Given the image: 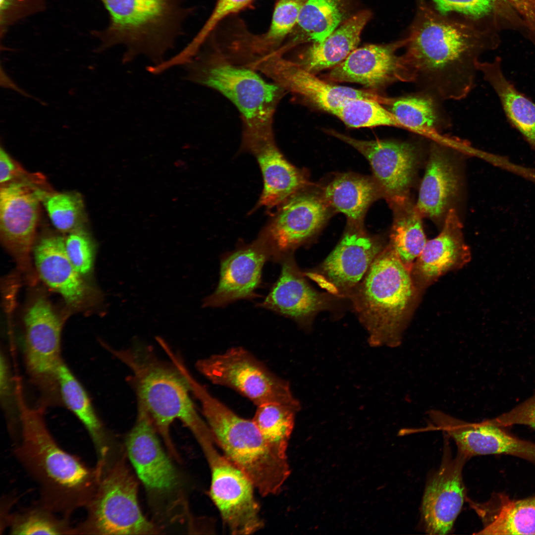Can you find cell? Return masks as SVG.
<instances>
[{"label": "cell", "mask_w": 535, "mask_h": 535, "mask_svg": "<svg viewBox=\"0 0 535 535\" xmlns=\"http://www.w3.org/2000/svg\"><path fill=\"white\" fill-rule=\"evenodd\" d=\"M158 434L148 414L138 405L136 422L126 439L128 459L148 490L167 493L178 485V477L161 447Z\"/></svg>", "instance_id": "obj_17"}, {"label": "cell", "mask_w": 535, "mask_h": 535, "mask_svg": "<svg viewBox=\"0 0 535 535\" xmlns=\"http://www.w3.org/2000/svg\"><path fill=\"white\" fill-rule=\"evenodd\" d=\"M184 66L186 80L217 91L237 107L243 122L242 143L273 137V115L284 91L280 86L217 52L196 55Z\"/></svg>", "instance_id": "obj_5"}, {"label": "cell", "mask_w": 535, "mask_h": 535, "mask_svg": "<svg viewBox=\"0 0 535 535\" xmlns=\"http://www.w3.org/2000/svg\"><path fill=\"white\" fill-rule=\"evenodd\" d=\"M108 12L107 28L94 35L101 41L98 52L117 45L126 50L123 63L139 55L158 65L173 47L182 9L175 0H101Z\"/></svg>", "instance_id": "obj_7"}, {"label": "cell", "mask_w": 535, "mask_h": 535, "mask_svg": "<svg viewBox=\"0 0 535 535\" xmlns=\"http://www.w3.org/2000/svg\"><path fill=\"white\" fill-rule=\"evenodd\" d=\"M215 444L263 496L278 494L289 475L287 459L277 456L252 420L243 418L213 396L193 375L187 378Z\"/></svg>", "instance_id": "obj_4"}, {"label": "cell", "mask_w": 535, "mask_h": 535, "mask_svg": "<svg viewBox=\"0 0 535 535\" xmlns=\"http://www.w3.org/2000/svg\"><path fill=\"white\" fill-rule=\"evenodd\" d=\"M253 0H217L212 13L198 34L192 41L193 45L200 48L215 27L229 15L238 12L247 7Z\"/></svg>", "instance_id": "obj_40"}, {"label": "cell", "mask_w": 535, "mask_h": 535, "mask_svg": "<svg viewBox=\"0 0 535 535\" xmlns=\"http://www.w3.org/2000/svg\"><path fill=\"white\" fill-rule=\"evenodd\" d=\"M441 100L429 92L420 90L389 98L385 106L402 128L436 139L439 132L450 123Z\"/></svg>", "instance_id": "obj_28"}, {"label": "cell", "mask_w": 535, "mask_h": 535, "mask_svg": "<svg viewBox=\"0 0 535 535\" xmlns=\"http://www.w3.org/2000/svg\"><path fill=\"white\" fill-rule=\"evenodd\" d=\"M33 253L36 270L43 281L59 294L70 307H83L90 289L66 254L65 238L44 237L34 246Z\"/></svg>", "instance_id": "obj_21"}, {"label": "cell", "mask_w": 535, "mask_h": 535, "mask_svg": "<svg viewBox=\"0 0 535 535\" xmlns=\"http://www.w3.org/2000/svg\"><path fill=\"white\" fill-rule=\"evenodd\" d=\"M0 185L1 241L20 270L33 283L31 254L34 247L40 203L51 190L40 174H30Z\"/></svg>", "instance_id": "obj_10"}, {"label": "cell", "mask_w": 535, "mask_h": 535, "mask_svg": "<svg viewBox=\"0 0 535 535\" xmlns=\"http://www.w3.org/2000/svg\"><path fill=\"white\" fill-rule=\"evenodd\" d=\"M439 10L481 18L490 13L501 0H432Z\"/></svg>", "instance_id": "obj_42"}, {"label": "cell", "mask_w": 535, "mask_h": 535, "mask_svg": "<svg viewBox=\"0 0 535 535\" xmlns=\"http://www.w3.org/2000/svg\"><path fill=\"white\" fill-rule=\"evenodd\" d=\"M103 344L130 370L138 405L148 414L173 457H179L170 434L174 420H180L198 442L212 437L208 426L198 414L190 397L187 381L171 361L169 364L161 360L149 346L140 342L119 350Z\"/></svg>", "instance_id": "obj_3"}, {"label": "cell", "mask_w": 535, "mask_h": 535, "mask_svg": "<svg viewBox=\"0 0 535 535\" xmlns=\"http://www.w3.org/2000/svg\"><path fill=\"white\" fill-rule=\"evenodd\" d=\"M112 446L98 458V482L75 535H156L161 530L142 513L137 480L126 458Z\"/></svg>", "instance_id": "obj_8"}, {"label": "cell", "mask_w": 535, "mask_h": 535, "mask_svg": "<svg viewBox=\"0 0 535 535\" xmlns=\"http://www.w3.org/2000/svg\"><path fill=\"white\" fill-rule=\"evenodd\" d=\"M329 133L350 145L368 160L381 194L390 204L408 196L420 157V148L411 142L364 141L334 130Z\"/></svg>", "instance_id": "obj_14"}, {"label": "cell", "mask_w": 535, "mask_h": 535, "mask_svg": "<svg viewBox=\"0 0 535 535\" xmlns=\"http://www.w3.org/2000/svg\"><path fill=\"white\" fill-rule=\"evenodd\" d=\"M301 408L280 403H267L257 406L252 419L265 442L281 459H287L286 451L295 415Z\"/></svg>", "instance_id": "obj_35"}, {"label": "cell", "mask_w": 535, "mask_h": 535, "mask_svg": "<svg viewBox=\"0 0 535 535\" xmlns=\"http://www.w3.org/2000/svg\"><path fill=\"white\" fill-rule=\"evenodd\" d=\"M405 44L404 40L390 45H368L356 48L332 68L328 78L334 82L356 83L373 89L395 81L403 82L401 56H398L396 51Z\"/></svg>", "instance_id": "obj_20"}, {"label": "cell", "mask_w": 535, "mask_h": 535, "mask_svg": "<svg viewBox=\"0 0 535 535\" xmlns=\"http://www.w3.org/2000/svg\"><path fill=\"white\" fill-rule=\"evenodd\" d=\"M256 158L261 168L264 188L258 206H279L306 185L302 172L291 164L276 146L273 138L257 140L242 146Z\"/></svg>", "instance_id": "obj_24"}, {"label": "cell", "mask_w": 535, "mask_h": 535, "mask_svg": "<svg viewBox=\"0 0 535 535\" xmlns=\"http://www.w3.org/2000/svg\"><path fill=\"white\" fill-rule=\"evenodd\" d=\"M379 194L381 193L376 182L350 174L333 179L323 194L326 204L345 214L355 224L361 222L369 205Z\"/></svg>", "instance_id": "obj_30"}, {"label": "cell", "mask_w": 535, "mask_h": 535, "mask_svg": "<svg viewBox=\"0 0 535 535\" xmlns=\"http://www.w3.org/2000/svg\"><path fill=\"white\" fill-rule=\"evenodd\" d=\"M69 519L58 515L39 501L13 513H6L1 518L2 531L8 528L9 534L22 535H75Z\"/></svg>", "instance_id": "obj_34"}, {"label": "cell", "mask_w": 535, "mask_h": 535, "mask_svg": "<svg viewBox=\"0 0 535 535\" xmlns=\"http://www.w3.org/2000/svg\"><path fill=\"white\" fill-rule=\"evenodd\" d=\"M382 250L360 229L348 230L321 266L324 283L334 293H352Z\"/></svg>", "instance_id": "obj_19"}, {"label": "cell", "mask_w": 535, "mask_h": 535, "mask_svg": "<svg viewBox=\"0 0 535 535\" xmlns=\"http://www.w3.org/2000/svg\"><path fill=\"white\" fill-rule=\"evenodd\" d=\"M29 174L9 156L2 146L0 147V185L21 179Z\"/></svg>", "instance_id": "obj_43"}, {"label": "cell", "mask_w": 535, "mask_h": 535, "mask_svg": "<svg viewBox=\"0 0 535 535\" xmlns=\"http://www.w3.org/2000/svg\"><path fill=\"white\" fill-rule=\"evenodd\" d=\"M248 66L261 71L284 90L298 95L331 114L344 103L365 99L386 104L388 98L371 91L333 85L316 76L301 64L273 53L256 59Z\"/></svg>", "instance_id": "obj_13"}, {"label": "cell", "mask_w": 535, "mask_h": 535, "mask_svg": "<svg viewBox=\"0 0 535 535\" xmlns=\"http://www.w3.org/2000/svg\"><path fill=\"white\" fill-rule=\"evenodd\" d=\"M326 204L315 194L299 191L279 206L261 233L272 248L273 260L289 254L321 227L327 215Z\"/></svg>", "instance_id": "obj_15"}, {"label": "cell", "mask_w": 535, "mask_h": 535, "mask_svg": "<svg viewBox=\"0 0 535 535\" xmlns=\"http://www.w3.org/2000/svg\"><path fill=\"white\" fill-rule=\"evenodd\" d=\"M0 70L1 86L4 88H10L15 90L24 96L32 97L30 95L20 89L15 83L13 82V81L7 75L4 71L2 70V67H1Z\"/></svg>", "instance_id": "obj_46"}, {"label": "cell", "mask_w": 535, "mask_h": 535, "mask_svg": "<svg viewBox=\"0 0 535 535\" xmlns=\"http://www.w3.org/2000/svg\"><path fill=\"white\" fill-rule=\"evenodd\" d=\"M279 261L280 274L261 306L297 321L321 309L325 305L324 298L308 284L289 254Z\"/></svg>", "instance_id": "obj_25"}, {"label": "cell", "mask_w": 535, "mask_h": 535, "mask_svg": "<svg viewBox=\"0 0 535 535\" xmlns=\"http://www.w3.org/2000/svg\"><path fill=\"white\" fill-rule=\"evenodd\" d=\"M448 148L431 145L416 208L422 216L436 220L446 215L459 187L458 171Z\"/></svg>", "instance_id": "obj_22"}, {"label": "cell", "mask_w": 535, "mask_h": 535, "mask_svg": "<svg viewBox=\"0 0 535 535\" xmlns=\"http://www.w3.org/2000/svg\"><path fill=\"white\" fill-rule=\"evenodd\" d=\"M477 69L497 95L508 122L535 152V102L507 79L500 57L492 61H479Z\"/></svg>", "instance_id": "obj_26"}, {"label": "cell", "mask_w": 535, "mask_h": 535, "mask_svg": "<svg viewBox=\"0 0 535 535\" xmlns=\"http://www.w3.org/2000/svg\"><path fill=\"white\" fill-rule=\"evenodd\" d=\"M43 202L54 226L59 231L70 233L81 227L84 219V206L76 192H48Z\"/></svg>", "instance_id": "obj_38"}, {"label": "cell", "mask_w": 535, "mask_h": 535, "mask_svg": "<svg viewBox=\"0 0 535 535\" xmlns=\"http://www.w3.org/2000/svg\"><path fill=\"white\" fill-rule=\"evenodd\" d=\"M24 358L32 382L43 395V402L56 403L60 399L58 370L61 357V321L50 302L36 298L24 317Z\"/></svg>", "instance_id": "obj_11"}, {"label": "cell", "mask_w": 535, "mask_h": 535, "mask_svg": "<svg viewBox=\"0 0 535 535\" xmlns=\"http://www.w3.org/2000/svg\"><path fill=\"white\" fill-rule=\"evenodd\" d=\"M343 15L340 0H306L297 25L309 40L320 42L336 29Z\"/></svg>", "instance_id": "obj_36"}, {"label": "cell", "mask_w": 535, "mask_h": 535, "mask_svg": "<svg viewBox=\"0 0 535 535\" xmlns=\"http://www.w3.org/2000/svg\"><path fill=\"white\" fill-rule=\"evenodd\" d=\"M306 0H278L268 30L261 36L242 35L235 42L240 50L254 54L253 60L276 52L286 37L297 24Z\"/></svg>", "instance_id": "obj_33"}, {"label": "cell", "mask_w": 535, "mask_h": 535, "mask_svg": "<svg viewBox=\"0 0 535 535\" xmlns=\"http://www.w3.org/2000/svg\"><path fill=\"white\" fill-rule=\"evenodd\" d=\"M371 16V12L365 10L350 17L323 41L314 42L301 64L314 73L342 62L357 48Z\"/></svg>", "instance_id": "obj_29"}, {"label": "cell", "mask_w": 535, "mask_h": 535, "mask_svg": "<svg viewBox=\"0 0 535 535\" xmlns=\"http://www.w3.org/2000/svg\"><path fill=\"white\" fill-rule=\"evenodd\" d=\"M414 287L410 271L387 246L352 293L354 306L373 346L400 344Z\"/></svg>", "instance_id": "obj_6"}, {"label": "cell", "mask_w": 535, "mask_h": 535, "mask_svg": "<svg viewBox=\"0 0 535 535\" xmlns=\"http://www.w3.org/2000/svg\"><path fill=\"white\" fill-rule=\"evenodd\" d=\"M332 114L352 128L378 126L402 128L390 111L381 104L371 100L351 99L335 109Z\"/></svg>", "instance_id": "obj_37"}, {"label": "cell", "mask_w": 535, "mask_h": 535, "mask_svg": "<svg viewBox=\"0 0 535 535\" xmlns=\"http://www.w3.org/2000/svg\"><path fill=\"white\" fill-rule=\"evenodd\" d=\"M394 211L389 246L411 271L422 253L427 239L422 215L409 196L391 204Z\"/></svg>", "instance_id": "obj_32"}, {"label": "cell", "mask_w": 535, "mask_h": 535, "mask_svg": "<svg viewBox=\"0 0 535 535\" xmlns=\"http://www.w3.org/2000/svg\"><path fill=\"white\" fill-rule=\"evenodd\" d=\"M447 451L437 471L426 487L422 514L427 533L445 535L451 531L465 498L462 471L467 459L458 453L452 458Z\"/></svg>", "instance_id": "obj_18"}, {"label": "cell", "mask_w": 535, "mask_h": 535, "mask_svg": "<svg viewBox=\"0 0 535 535\" xmlns=\"http://www.w3.org/2000/svg\"><path fill=\"white\" fill-rule=\"evenodd\" d=\"M273 257L271 245L262 234L252 243L227 255L221 261L217 286L205 299L203 306H222L253 296L260 283L264 265Z\"/></svg>", "instance_id": "obj_16"}, {"label": "cell", "mask_w": 535, "mask_h": 535, "mask_svg": "<svg viewBox=\"0 0 535 535\" xmlns=\"http://www.w3.org/2000/svg\"><path fill=\"white\" fill-rule=\"evenodd\" d=\"M57 376L61 400L83 425L99 456L111 443L88 393L64 362L58 369Z\"/></svg>", "instance_id": "obj_31"}, {"label": "cell", "mask_w": 535, "mask_h": 535, "mask_svg": "<svg viewBox=\"0 0 535 535\" xmlns=\"http://www.w3.org/2000/svg\"><path fill=\"white\" fill-rule=\"evenodd\" d=\"M483 523L479 535H535V495L521 499L496 493L482 503H472Z\"/></svg>", "instance_id": "obj_27"}, {"label": "cell", "mask_w": 535, "mask_h": 535, "mask_svg": "<svg viewBox=\"0 0 535 535\" xmlns=\"http://www.w3.org/2000/svg\"><path fill=\"white\" fill-rule=\"evenodd\" d=\"M214 443L202 448L211 472V499L231 534H253L264 526L256 488L244 472L217 451Z\"/></svg>", "instance_id": "obj_12"}, {"label": "cell", "mask_w": 535, "mask_h": 535, "mask_svg": "<svg viewBox=\"0 0 535 535\" xmlns=\"http://www.w3.org/2000/svg\"><path fill=\"white\" fill-rule=\"evenodd\" d=\"M521 424L530 426L535 428V400L528 406L525 412L518 417L502 422V426L513 424Z\"/></svg>", "instance_id": "obj_45"}, {"label": "cell", "mask_w": 535, "mask_h": 535, "mask_svg": "<svg viewBox=\"0 0 535 535\" xmlns=\"http://www.w3.org/2000/svg\"><path fill=\"white\" fill-rule=\"evenodd\" d=\"M65 238L66 254L76 270L81 275L92 270L95 245L88 234L82 228L68 233Z\"/></svg>", "instance_id": "obj_39"}, {"label": "cell", "mask_w": 535, "mask_h": 535, "mask_svg": "<svg viewBox=\"0 0 535 535\" xmlns=\"http://www.w3.org/2000/svg\"><path fill=\"white\" fill-rule=\"evenodd\" d=\"M444 218L440 233L427 241L412 269L415 276L425 283L433 281L446 272L460 268L471 258L456 210L449 209Z\"/></svg>", "instance_id": "obj_23"}, {"label": "cell", "mask_w": 535, "mask_h": 535, "mask_svg": "<svg viewBox=\"0 0 535 535\" xmlns=\"http://www.w3.org/2000/svg\"><path fill=\"white\" fill-rule=\"evenodd\" d=\"M45 0H0V34L18 20L40 11Z\"/></svg>", "instance_id": "obj_41"}, {"label": "cell", "mask_w": 535, "mask_h": 535, "mask_svg": "<svg viewBox=\"0 0 535 535\" xmlns=\"http://www.w3.org/2000/svg\"><path fill=\"white\" fill-rule=\"evenodd\" d=\"M19 432L14 444L17 461L35 482L39 501L69 519L88 505L98 482V470L62 449L46 424L44 407L32 408L25 400L21 385L15 388Z\"/></svg>", "instance_id": "obj_2"}, {"label": "cell", "mask_w": 535, "mask_h": 535, "mask_svg": "<svg viewBox=\"0 0 535 535\" xmlns=\"http://www.w3.org/2000/svg\"><path fill=\"white\" fill-rule=\"evenodd\" d=\"M196 367L212 383L236 391L256 406L277 402L301 408L289 382L242 347L199 360Z\"/></svg>", "instance_id": "obj_9"}, {"label": "cell", "mask_w": 535, "mask_h": 535, "mask_svg": "<svg viewBox=\"0 0 535 535\" xmlns=\"http://www.w3.org/2000/svg\"><path fill=\"white\" fill-rule=\"evenodd\" d=\"M401 55L403 82L441 100H460L475 86L479 58L496 43L428 10L421 12Z\"/></svg>", "instance_id": "obj_1"}, {"label": "cell", "mask_w": 535, "mask_h": 535, "mask_svg": "<svg viewBox=\"0 0 535 535\" xmlns=\"http://www.w3.org/2000/svg\"><path fill=\"white\" fill-rule=\"evenodd\" d=\"M503 0L510 4L522 17L535 44V0Z\"/></svg>", "instance_id": "obj_44"}]
</instances>
